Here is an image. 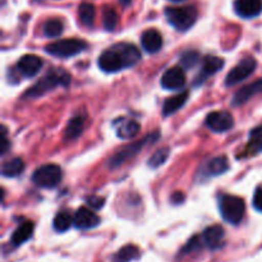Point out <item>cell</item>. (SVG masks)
Segmentation results:
<instances>
[{"instance_id": "cell-1", "label": "cell", "mask_w": 262, "mask_h": 262, "mask_svg": "<svg viewBox=\"0 0 262 262\" xmlns=\"http://www.w3.org/2000/svg\"><path fill=\"white\" fill-rule=\"evenodd\" d=\"M141 53L132 43L120 42L105 50L99 56V68L106 73H115L138 63Z\"/></svg>"}, {"instance_id": "cell-2", "label": "cell", "mask_w": 262, "mask_h": 262, "mask_svg": "<svg viewBox=\"0 0 262 262\" xmlns=\"http://www.w3.org/2000/svg\"><path fill=\"white\" fill-rule=\"evenodd\" d=\"M71 83V76L63 69H58V71H53L50 73L46 74L43 78H41L37 83L33 84L31 89L27 90L25 94V97H40L45 95L46 92L51 91L53 89L58 86L67 87Z\"/></svg>"}, {"instance_id": "cell-3", "label": "cell", "mask_w": 262, "mask_h": 262, "mask_svg": "<svg viewBox=\"0 0 262 262\" xmlns=\"http://www.w3.org/2000/svg\"><path fill=\"white\" fill-rule=\"evenodd\" d=\"M197 9L192 5L188 7H168L165 9V17L168 22L176 30L184 32L188 31L197 20Z\"/></svg>"}, {"instance_id": "cell-4", "label": "cell", "mask_w": 262, "mask_h": 262, "mask_svg": "<svg viewBox=\"0 0 262 262\" xmlns=\"http://www.w3.org/2000/svg\"><path fill=\"white\" fill-rule=\"evenodd\" d=\"M219 210L225 222L232 225H237L245 216L246 204L241 197L223 194L219 199Z\"/></svg>"}, {"instance_id": "cell-5", "label": "cell", "mask_w": 262, "mask_h": 262, "mask_svg": "<svg viewBox=\"0 0 262 262\" xmlns=\"http://www.w3.org/2000/svg\"><path fill=\"white\" fill-rule=\"evenodd\" d=\"M87 48V43L78 38H64L46 45L45 51L56 58H71L82 53Z\"/></svg>"}, {"instance_id": "cell-6", "label": "cell", "mask_w": 262, "mask_h": 262, "mask_svg": "<svg viewBox=\"0 0 262 262\" xmlns=\"http://www.w3.org/2000/svg\"><path fill=\"white\" fill-rule=\"evenodd\" d=\"M63 178L61 169L55 164H46L36 169L32 174V182L41 188H54Z\"/></svg>"}, {"instance_id": "cell-7", "label": "cell", "mask_w": 262, "mask_h": 262, "mask_svg": "<svg viewBox=\"0 0 262 262\" xmlns=\"http://www.w3.org/2000/svg\"><path fill=\"white\" fill-rule=\"evenodd\" d=\"M257 63L253 58H246L242 59L232 71L228 73L227 78H225V84L227 86H234V84L239 83V82L247 79L251 74L255 72Z\"/></svg>"}, {"instance_id": "cell-8", "label": "cell", "mask_w": 262, "mask_h": 262, "mask_svg": "<svg viewBox=\"0 0 262 262\" xmlns=\"http://www.w3.org/2000/svg\"><path fill=\"white\" fill-rule=\"evenodd\" d=\"M205 123H206L207 127L211 130H214V132L223 133L232 129L233 125H234V119H233L230 113L220 110V112L210 113L206 117Z\"/></svg>"}, {"instance_id": "cell-9", "label": "cell", "mask_w": 262, "mask_h": 262, "mask_svg": "<svg viewBox=\"0 0 262 262\" xmlns=\"http://www.w3.org/2000/svg\"><path fill=\"white\" fill-rule=\"evenodd\" d=\"M43 61L40 56L33 55V54H27V55H23L18 60L17 71L20 76L26 77V78H31V77L36 76L41 71Z\"/></svg>"}, {"instance_id": "cell-10", "label": "cell", "mask_w": 262, "mask_h": 262, "mask_svg": "<svg viewBox=\"0 0 262 262\" xmlns=\"http://www.w3.org/2000/svg\"><path fill=\"white\" fill-rule=\"evenodd\" d=\"M184 84H186V73L182 67L169 68L161 77V86L165 90L177 91L183 89Z\"/></svg>"}, {"instance_id": "cell-11", "label": "cell", "mask_w": 262, "mask_h": 262, "mask_svg": "<svg viewBox=\"0 0 262 262\" xmlns=\"http://www.w3.org/2000/svg\"><path fill=\"white\" fill-rule=\"evenodd\" d=\"M146 142H147V140L138 141V142L130 143V145L125 146L124 148H122L120 151H118L114 156H112V158H110L109 163H107L109 168L115 169V168H118V166L122 165V164H124L127 160L132 159L133 156L137 155V154L140 152L141 148L145 146Z\"/></svg>"}, {"instance_id": "cell-12", "label": "cell", "mask_w": 262, "mask_h": 262, "mask_svg": "<svg viewBox=\"0 0 262 262\" xmlns=\"http://www.w3.org/2000/svg\"><path fill=\"white\" fill-rule=\"evenodd\" d=\"M223 67H224V60H223L222 58H219V56L207 55L206 58L204 59V64H202L201 72H200V74L197 76L194 84L199 86V84L204 83L209 77H211L212 74L217 73Z\"/></svg>"}, {"instance_id": "cell-13", "label": "cell", "mask_w": 262, "mask_h": 262, "mask_svg": "<svg viewBox=\"0 0 262 262\" xmlns=\"http://www.w3.org/2000/svg\"><path fill=\"white\" fill-rule=\"evenodd\" d=\"M73 224L78 229H92L100 224V217L87 207H81L74 214Z\"/></svg>"}, {"instance_id": "cell-14", "label": "cell", "mask_w": 262, "mask_h": 262, "mask_svg": "<svg viewBox=\"0 0 262 262\" xmlns=\"http://www.w3.org/2000/svg\"><path fill=\"white\" fill-rule=\"evenodd\" d=\"M234 10L246 19L255 18L262 12V0H235Z\"/></svg>"}, {"instance_id": "cell-15", "label": "cell", "mask_w": 262, "mask_h": 262, "mask_svg": "<svg viewBox=\"0 0 262 262\" xmlns=\"http://www.w3.org/2000/svg\"><path fill=\"white\" fill-rule=\"evenodd\" d=\"M224 237L225 232L222 225H211V227L206 228L202 233V241H204L205 246H207L211 250L219 248L223 245Z\"/></svg>"}, {"instance_id": "cell-16", "label": "cell", "mask_w": 262, "mask_h": 262, "mask_svg": "<svg viewBox=\"0 0 262 262\" xmlns=\"http://www.w3.org/2000/svg\"><path fill=\"white\" fill-rule=\"evenodd\" d=\"M261 92H262V78L257 79V81L253 82V83H250L247 84V86L242 87V89H241L239 91L233 96L232 104L234 105V106H239V105L245 104V102H247L248 100L252 99V97L256 96L257 94H261Z\"/></svg>"}, {"instance_id": "cell-17", "label": "cell", "mask_w": 262, "mask_h": 262, "mask_svg": "<svg viewBox=\"0 0 262 262\" xmlns=\"http://www.w3.org/2000/svg\"><path fill=\"white\" fill-rule=\"evenodd\" d=\"M141 43H142L143 50L147 51L148 54L158 53L163 46V37L158 30H146L141 36Z\"/></svg>"}, {"instance_id": "cell-18", "label": "cell", "mask_w": 262, "mask_h": 262, "mask_svg": "<svg viewBox=\"0 0 262 262\" xmlns=\"http://www.w3.org/2000/svg\"><path fill=\"white\" fill-rule=\"evenodd\" d=\"M262 152V125L253 128L250 133L248 143L245 148L243 156L245 158H252Z\"/></svg>"}, {"instance_id": "cell-19", "label": "cell", "mask_w": 262, "mask_h": 262, "mask_svg": "<svg viewBox=\"0 0 262 262\" xmlns=\"http://www.w3.org/2000/svg\"><path fill=\"white\" fill-rule=\"evenodd\" d=\"M115 129H117L118 137L123 140H129L140 132V124L133 119H122L119 122H115Z\"/></svg>"}, {"instance_id": "cell-20", "label": "cell", "mask_w": 262, "mask_h": 262, "mask_svg": "<svg viewBox=\"0 0 262 262\" xmlns=\"http://www.w3.org/2000/svg\"><path fill=\"white\" fill-rule=\"evenodd\" d=\"M33 230H35V224L32 222H25L17 228V229L13 232L12 235V242L13 246L18 247V246L23 245L25 242H27L28 239H31L33 234Z\"/></svg>"}, {"instance_id": "cell-21", "label": "cell", "mask_w": 262, "mask_h": 262, "mask_svg": "<svg viewBox=\"0 0 262 262\" xmlns=\"http://www.w3.org/2000/svg\"><path fill=\"white\" fill-rule=\"evenodd\" d=\"M188 97H189L188 91H183V92H181V94L176 95V96L169 97L163 106L164 117H169V115H171V114H174V113L178 112L181 107H183L184 105H186Z\"/></svg>"}, {"instance_id": "cell-22", "label": "cell", "mask_w": 262, "mask_h": 262, "mask_svg": "<svg viewBox=\"0 0 262 262\" xmlns=\"http://www.w3.org/2000/svg\"><path fill=\"white\" fill-rule=\"evenodd\" d=\"M84 123H86V119L82 115H78V117H74L69 120L68 125L66 128V133H64V138L66 141H73L76 138H78L79 136L82 135L84 129Z\"/></svg>"}, {"instance_id": "cell-23", "label": "cell", "mask_w": 262, "mask_h": 262, "mask_svg": "<svg viewBox=\"0 0 262 262\" xmlns=\"http://www.w3.org/2000/svg\"><path fill=\"white\" fill-rule=\"evenodd\" d=\"M228 169H229V163H228V159L225 156H217V158L211 159L206 166L207 174L211 177L222 176Z\"/></svg>"}, {"instance_id": "cell-24", "label": "cell", "mask_w": 262, "mask_h": 262, "mask_svg": "<svg viewBox=\"0 0 262 262\" xmlns=\"http://www.w3.org/2000/svg\"><path fill=\"white\" fill-rule=\"evenodd\" d=\"M23 170H25V163H23L22 159L14 158L3 164L2 174L7 178H14V177L20 176Z\"/></svg>"}, {"instance_id": "cell-25", "label": "cell", "mask_w": 262, "mask_h": 262, "mask_svg": "<svg viewBox=\"0 0 262 262\" xmlns=\"http://www.w3.org/2000/svg\"><path fill=\"white\" fill-rule=\"evenodd\" d=\"M95 13L96 10L91 3H82L78 8V17L82 25H84L86 27H91L95 22Z\"/></svg>"}, {"instance_id": "cell-26", "label": "cell", "mask_w": 262, "mask_h": 262, "mask_svg": "<svg viewBox=\"0 0 262 262\" xmlns=\"http://www.w3.org/2000/svg\"><path fill=\"white\" fill-rule=\"evenodd\" d=\"M72 224H73V217L68 211H59L54 217L53 227L59 233L67 232L72 227Z\"/></svg>"}, {"instance_id": "cell-27", "label": "cell", "mask_w": 262, "mask_h": 262, "mask_svg": "<svg viewBox=\"0 0 262 262\" xmlns=\"http://www.w3.org/2000/svg\"><path fill=\"white\" fill-rule=\"evenodd\" d=\"M63 23L59 19H49L43 23L42 32L46 37L54 38L59 37L63 33Z\"/></svg>"}, {"instance_id": "cell-28", "label": "cell", "mask_w": 262, "mask_h": 262, "mask_svg": "<svg viewBox=\"0 0 262 262\" xmlns=\"http://www.w3.org/2000/svg\"><path fill=\"white\" fill-rule=\"evenodd\" d=\"M140 257V250L136 246H125L118 252L117 262H129L132 260H137Z\"/></svg>"}, {"instance_id": "cell-29", "label": "cell", "mask_w": 262, "mask_h": 262, "mask_svg": "<svg viewBox=\"0 0 262 262\" xmlns=\"http://www.w3.org/2000/svg\"><path fill=\"white\" fill-rule=\"evenodd\" d=\"M102 23H104V27L106 31L115 30L118 25V14L113 8H105L104 14H102Z\"/></svg>"}, {"instance_id": "cell-30", "label": "cell", "mask_w": 262, "mask_h": 262, "mask_svg": "<svg viewBox=\"0 0 262 262\" xmlns=\"http://www.w3.org/2000/svg\"><path fill=\"white\" fill-rule=\"evenodd\" d=\"M168 158H169V148L168 147L160 148V150L156 151V152L150 158V160H148V166L154 169L159 168V166H161L166 160H168Z\"/></svg>"}, {"instance_id": "cell-31", "label": "cell", "mask_w": 262, "mask_h": 262, "mask_svg": "<svg viewBox=\"0 0 262 262\" xmlns=\"http://www.w3.org/2000/svg\"><path fill=\"white\" fill-rule=\"evenodd\" d=\"M200 54L194 50L186 51L183 55L181 56V64L182 67H184V69H189L192 67H194V64L199 61Z\"/></svg>"}, {"instance_id": "cell-32", "label": "cell", "mask_w": 262, "mask_h": 262, "mask_svg": "<svg viewBox=\"0 0 262 262\" xmlns=\"http://www.w3.org/2000/svg\"><path fill=\"white\" fill-rule=\"evenodd\" d=\"M201 245L202 243H201V239H200V237H193L188 243H187L186 247L183 248V251H182V252L183 253L193 252V251L199 250V248L201 247Z\"/></svg>"}, {"instance_id": "cell-33", "label": "cell", "mask_w": 262, "mask_h": 262, "mask_svg": "<svg viewBox=\"0 0 262 262\" xmlns=\"http://www.w3.org/2000/svg\"><path fill=\"white\" fill-rule=\"evenodd\" d=\"M104 202H105V200L102 199V197H99V196H92V197H89V199H87V204H89V206H91L92 209H95V210L101 209V207L104 206Z\"/></svg>"}, {"instance_id": "cell-34", "label": "cell", "mask_w": 262, "mask_h": 262, "mask_svg": "<svg viewBox=\"0 0 262 262\" xmlns=\"http://www.w3.org/2000/svg\"><path fill=\"white\" fill-rule=\"evenodd\" d=\"M9 141H8L7 138V128L3 125L2 127V142H0V154L2 155H4L5 152L8 151V148H9Z\"/></svg>"}, {"instance_id": "cell-35", "label": "cell", "mask_w": 262, "mask_h": 262, "mask_svg": "<svg viewBox=\"0 0 262 262\" xmlns=\"http://www.w3.org/2000/svg\"><path fill=\"white\" fill-rule=\"evenodd\" d=\"M253 206L257 211L262 212V187L256 189L255 196H253Z\"/></svg>"}, {"instance_id": "cell-36", "label": "cell", "mask_w": 262, "mask_h": 262, "mask_svg": "<svg viewBox=\"0 0 262 262\" xmlns=\"http://www.w3.org/2000/svg\"><path fill=\"white\" fill-rule=\"evenodd\" d=\"M171 201L177 205L181 204V202L184 201V194L182 193V192H177V193H174L173 196H171Z\"/></svg>"}, {"instance_id": "cell-37", "label": "cell", "mask_w": 262, "mask_h": 262, "mask_svg": "<svg viewBox=\"0 0 262 262\" xmlns=\"http://www.w3.org/2000/svg\"><path fill=\"white\" fill-rule=\"evenodd\" d=\"M119 3L123 5V7H128V5L132 3V0H119Z\"/></svg>"}, {"instance_id": "cell-38", "label": "cell", "mask_w": 262, "mask_h": 262, "mask_svg": "<svg viewBox=\"0 0 262 262\" xmlns=\"http://www.w3.org/2000/svg\"><path fill=\"white\" fill-rule=\"evenodd\" d=\"M170 2H184V0H170Z\"/></svg>"}]
</instances>
